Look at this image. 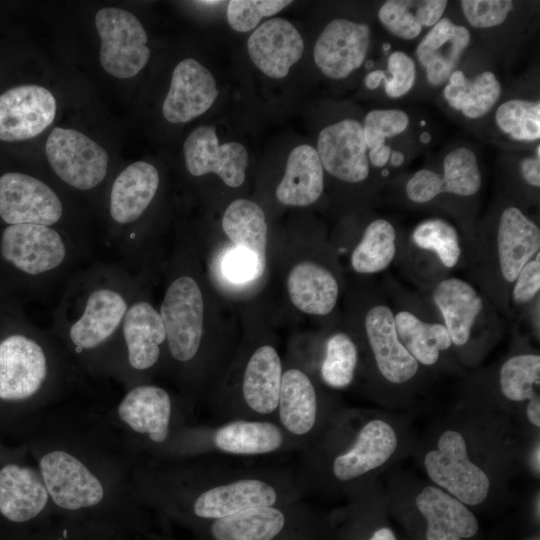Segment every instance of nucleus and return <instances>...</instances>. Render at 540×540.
<instances>
[{
  "instance_id": "obj_3",
  "label": "nucleus",
  "mask_w": 540,
  "mask_h": 540,
  "mask_svg": "<svg viewBox=\"0 0 540 540\" xmlns=\"http://www.w3.org/2000/svg\"><path fill=\"white\" fill-rule=\"evenodd\" d=\"M141 277L118 263L96 262L64 284L52 335L82 376L105 377L123 318Z\"/></svg>"
},
{
  "instance_id": "obj_49",
  "label": "nucleus",
  "mask_w": 540,
  "mask_h": 540,
  "mask_svg": "<svg viewBox=\"0 0 540 540\" xmlns=\"http://www.w3.org/2000/svg\"><path fill=\"white\" fill-rule=\"evenodd\" d=\"M223 271L226 277L235 283L258 279L257 267L253 257L236 247L225 256Z\"/></svg>"
},
{
  "instance_id": "obj_36",
  "label": "nucleus",
  "mask_w": 540,
  "mask_h": 540,
  "mask_svg": "<svg viewBox=\"0 0 540 540\" xmlns=\"http://www.w3.org/2000/svg\"><path fill=\"white\" fill-rule=\"evenodd\" d=\"M394 321L401 343L419 364H436L440 353L452 347L441 321L424 319L409 308L394 311Z\"/></svg>"
},
{
  "instance_id": "obj_7",
  "label": "nucleus",
  "mask_w": 540,
  "mask_h": 540,
  "mask_svg": "<svg viewBox=\"0 0 540 540\" xmlns=\"http://www.w3.org/2000/svg\"><path fill=\"white\" fill-rule=\"evenodd\" d=\"M90 253V245L56 227L8 225L0 236L1 259L43 294L66 283Z\"/></svg>"
},
{
  "instance_id": "obj_40",
  "label": "nucleus",
  "mask_w": 540,
  "mask_h": 540,
  "mask_svg": "<svg viewBox=\"0 0 540 540\" xmlns=\"http://www.w3.org/2000/svg\"><path fill=\"white\" fill-rule=\"evenodd\" d=\"M496 129L509 140L535 143L540 139V101L530 98H510L494 111Z\"/></svg>"
},
{
  "instance_id": "obj_43",
  "label": "nucleus",
  "mask_w": 540,
  "mask_h": 540,
  "mask_svg": "<svg viewBox=\"0 0 540 540\" xmlns=\"http://www.w3.org/2000/svg\"><path fill=\"white\" fill-rule=\"evenodd\" d=\"M499 384L510 401H529L539 396L535 387L540 385V356L522 353L508 358L500 368Z\"/></svg>"
},
{
  "instance_id": "obj_42",
  "label": "nucleus",
  "mask_w": 540,
  "mask_h": 540,
  "mask_svg": "<svg viewBox=\"0 0 540 540\" xmlns=\"http://www.w3.org/2000/svg\"><path fill=\"white\" fill-rule=\"evenodd\" d=\"M359 361L355 341L344 332L332 334L326 341L320 364V376L325 385L334 389L348 387L354 380Z\"/></svg>"
},
{
  "instance_id": "obj_2",
  "label": "nucleus",
  "mask_w": 540,
  "mask_h": 540,
  "mask_svg": "<svg viewBox=\"0 0 540 540\" xmlns=\"http://www.w3.org/2000/svg\"><path fill=\"white\" fill-rule=\"evenodd\" d=\"M134 487L151 513L191 531L244 509L299 501L306 486L295 471L194 458L141 461Z\"/></svg>"
},
{
  "instance_id": "obj_19",
  "label": "nucleus",
  "mask_w": 540,
  "mask_h": 540,
  "mask_svg": "<svg viewBox=\"0 0 540 540\" xmlns=\"http://www.w3.org/2000/svg\"><path fill=\"white\" fill-rule=\"evenodd\" d=\"M482 182L477 154L463 145L446 152L441 171L433 168L417 170L407 179L404 192L411 203L427 205L443 194L472 198L479 193Z\"/></svg>"
},
{
  "instance_id": "obj_32",
  "label": "nucleus",
  "mask_w": 540,
  "mask_h": 540,
  "mask_svg": "<svg viewBox=\"0 0 540 540\" xmlns=\"http://www.w3.org/2000/svg\"><path fill=\"white\" fill-rule=\"evenodd\" d=\"M287 290L292 304L301 312L326 316L338 301L339 283L326 266L314 261H302L290 270Z\"/></svg>"
},
{
  "instance_id": "obj_45",
  "label": "nucleus",
  "mask_w": 540,
  "mask_h": 540,
  "mask_svg": "<svg viewBox=\"0 0 540 540\" xmlns=\"http://www.w3.org/2000/svg\"><path fill=\"white\" fill-rule=\"evenodd\" d=\"M27 540H127L100 526L70 517L52 516Z\"/></svg>"
},
{
  "instance_id": "obj_46",
  "label": "nucleus",
  "mask_w": 540,
  "mask_h": 540,
  "mask_svg": "<svg viewBox=\"0 0 540 540\" xmlns=\"http://www.w3.org/2000/svg\"><path fill=\"white\" fill-rule=\"evenodd\" d=\"M292 1L231 0L227 5V21L235 31L245 33L257 28L259 22L283 10Z\"/></svg>"
},
{
  "instance_id": "obj_24",
  "label": "nucleus",
  "mask_w": 540,
  "mask_h": 540,
  "mask_svg": "<svg viewBox=\"0 0 540 540\" xmlns=\"http://www.w3.org/2000/svg\"><path fill=\"white\" fill-rule=\"evenodd\" d=\"M320 419V399L311 377L297 366L283 368L275 422L301 449L317 432Z\"/></svg>"
},
{
  "instance_id": "obj_33",
  "label": "nucleus",
  "mask_w": 540,
  "mask_h": 540,
  "mask_svg": "<svg viewBox=\"0 0 540 540\" xmlns=\"http://www.w3.org/2000/svg\"><path fill=\"white\" fill-rule=\"evenodd\" d=\"M324 169L315 147L301 144L288 155L284 176L276 188L277 200L287 206L314 204L324 190Z\"/></svg>"
},
{
  "instance_id": "obj_50",
  "label": "nucleus",
  "mask_w": 540,
  "mask_h": 540,
  "mask_svg": "<svg viewBox=\"0 0 540 540\" xmlns=\"http://www.w3.org/2000/svg\"><path fill=\"white\" fill-rule=\"evenodd\" d=\"M520 178L534 190L540 188V145L537 143L533 153L521 158L519 163Z\"/></svg>"
},
{
  "instance_id": "obj_52",
  "label": "nucleus",
  "mask_w": 540,
  "mask_h": 540,
  "mask_svg": "<svg viewBox=\"0 0 540 540\" xmlns=\"http://www.w3.org/2000/svg\"><path fill=\"white\" fill-rule=\"evenodd\" d=\"M367 540H396V537L391 529L383 527L376 530Z\"/></svg>"
},
{
  "instance_id": "obj_17",
  "label": "nucleus",
  "mask_w": 540,
  "mask_h": 540,
  "mask_svg": "<svg viewBox=\"0 0 540 540\" xmlns=\"http://www.w3.org/2000/svg\"><path fill=\"white\" fill-rule=\"evenodd\" d=\"M45 152L56 176L78 191L94 190L107 176V152L80 131L55 127L47 138Z\"/></svg>"
},
{
  "instance_id": "obj_25",
  "label": "nucleus",
  "mask_w": 540,
  "mask_h": 540,
  "mask_svg": "<svg viewBox=\"0 0 540 540\" xmlns=\"http://www.w3.org/2000/svg\"><path fill=\"white\" fill-rule=\"evenodd\" d=\"M363 329L377 369L393 384L410 381L419 370V363L401 343L394 321V311L383 299H376L363 317Z\"/></svg>"
},
{
  "instance_id": "obj_9",
  "label": "nucleus",
  "mask_w": 540,
  "mask_h": 540,
  "mask_svg": "<svg viewBox=\"0 0 540 540\" xmlns=\"http://www.w3.org/2000/svg\"><path fill=\"white\" fill-rule=\"evenodd\" d=\"M141 285L125 313L105 371V377L121 383L124 389L151 382L158 370L167 367L164 323Z\"/></svg>"
},
{
  "instance_id": "obj_21",
  "label": "nucleus",
  "mask_w": 540,
  "mask_h": 540,
  "mask_svg": "<svg viewBox=\"0 0 540 540\" xmlns=\"http://www.w3.org/2000/svg\"><path fill=\"white\" fill-rule=\"evenodd\" d=\"M316 151L324 171L348 184L366 181L371 166L368 160L363 124L354 118H343L322 128Z\"/></svg>"
},
{
  "instance_id": "obj_47",
  "label": "nucleus",
  "mask_w": 540,
  "mask_h": 540,
  "mask_svg": "<svg viewBox=\"0 0 540 540\" xmlns=\"http://www.w3.org/2000/svg\"><path fill=\"white\" fill-rule=\"evenodd\" d=\"M460 7L471 27L490 29L503 24L512 14L515 5L511 0H462Z\"/></svg>"
},
{
  "instance_id": "obj_53",
  "label": "nucleus",
  "mask_w": 540,
  "mask_h": 540,
  "mask_svg": "<svg viewBox=\"0 0 540 540\" xmlns=\"http://www.w3.org/2000/svg\"><path fill=\"white\" fill-rule=\"evenodd\" d=\"M141 540H177V539L172 538L168 535L150 532L146 536H144Z\"/></svg>"
},
{
  "instance_id": "obj_38",
  "label": "nucleus",
  "mask_w": 540,
  "mask_h": 540,
  "mask_svg": "<svg viewBox=\"0 0 540 540\" xmlns=\"http://www.w3.org/2000/svg\"><path fill=\"white\" fill-rule=\"evenodd\" d=\"M396 254L397 233L393 223L386 218H375L367 224L354 247L350 264L358 274H377L392 264Z\"/></svg>"
},
{
  "instance_id": "obj_39",
  "label": "nucleus",
  "mask_w": 540,
  "mask_h": 540,
  "mask_svg": "<svg viewBox=\"0 0 540 540\" xmlns=\"http://www.w3.org/2000/svg\"><path fill=\"white\" fill-rule=\"evenodd\" d=\"M362 124L370 166L384 168L394 152L390 141L407 131L410 117L397 108L373 109Z\"/></svg>"
},
{
  "instance_id": "obj_18",
  "label": "nucleus",
  "mask_w": 540,
  "mask_h": 540,
  "mask_svg": "<svg viewBox=\"0 0 540 540\" xmlns=\"http://www.w3.org/2000/svg\"><path fill=\"white\" fill-rule=\"evenodd\" d=\"M424 464L430 479L460 502L477 505L486 499L489 478L469 459L460 432L445 431L438 440L437 449L426 454Z\"/></svg>"
},
{
  "instance_id": "obj_23",
  "label": "nucleus",
  "mask_w": 540,
  "mask_h": 540,
  "mask_svg": "<svg viewBox=\"0 0 540 540\" xmlns=\"http://www.w3.org/2000/svg\"><path fill=\"white\" fill-rule=\"evenodd\" d=\"M187 171L194 177L215 173L225 185L238 188L246 177L248 152L236 141L222 145L212 125L195 128L183 144Z\"/></svg>"
},
{
  "instance_id": "obj_54",
  "label": "nucleus",
  "mask_w": 540,
  "mask_h": 540,
  "mask_svg": "<svg viewBox=\"0 0 540 540\" xmlns=\"http://www.w3.org/2000/svg\"><path fill=\"white\" fill-rule=\"evenodd\" d=\"M196 3L201 4V5L214 6V5L220 4L221 1H198Z\"/></svg>"
},
{
  "instance_id": "obj_27",
  "label": "nucleus",
  "mask_w": 540,
  "mask_h": 540,
  "mask_svg": "<svg viewBox=\"0 0 540 540\" xmlns=\"http://www.w3.org/2000/svg\"><path fill=\"white\" fill-rule=\"evenodd\" d=\"M56 100L46 88L20 85L0 94V140L23 141L41 134L56 115Z\"/></svg>"
},
{
  "instance_id": "obj_20",
  "label": "nucleus",
  "mask_w": 540,
  "mask_h": 540,
  "mask_svg": "<svg viewBox=\"0 0 540 540\" xmlns=\"http://www.w3.org/2000/svg\"><path fill=\"white\" fill-rule=\"evenodd\" d=\"M64 216L65 206L59 194L43 180L20 172L0 176V218L7 225L38 224L63 229Z\"/></svg>"
},
{
  "instance_id": "obj_12",
  "label": "nucleus",
  "mask_w": 540,
  "mask_h": 540,
  "mask_svg": "<svg viewBox=\"0 0 540 540\" xmlns=\"http://www.w3.org/2000/svg\"><path fill=\"white\" fill-rule=\"evenodd\" d=\"M190 532L194 540H319L321 525L299 500L244 509Z\"/></svg>"
},
{
  "instance_id": "obj_22",
  "label": "nucleus",
  "mask_w": 540,
  "mask_h": 540,
  "mask_svg": "<svg viewBox=\"0 0 540 540\" xmlns=\"http://www.w3.org/2000/svg\"><path fill=\"white\" fill-rule=\"evenodd\" d=\"M370 42L368 24L335 18L324 27L315 42V65L329 79H345L363 65Z\"/></svg>"
},
{
  "instance_id": "obj_6",
  "label": "nucleus",
  "mask_w": 540,
  "mask_h": 540,
  "mask_svg": "<svg viewBox=\"0 0 540 540\" xmlns=\"http://www.w3.org/2000/svg\"><path fill=\"white\" fill-rule=\"evenodd\" d=\"M106 416L139 462L163 460L179 434L194 424L189 401L152 382L124 389Z\"/></svg>"
},
{
  "instance_id": "obj_51",
  "label": "nucleus",
  "mask_w": 540,
  "mask_h": 540,
  "mask_svg": "<svg viewBox=\"0 0 540 540\" xmlns=\"http://www.w3.org/2000/svg\"><path fill=\"white\" fill-rule=\"evenodd\" d=\"M526 414L529 421L539 427L540 426V398L539 396L534 397L533 399L529 400L527 408H526Z\"/></svg>"
},
{
  "instance_id": "obj_14",
  "label": "nucleus",
  "mask_w": 540,
  "mask_h": 540,
  "mask_svg": "<svg viewBox=\"0 0 540 540\" xmlns=\"http://www.w3.org/2000/svg\"><path fill=\"white\" fill-rule=\"evenodd\" d=\"M54 515L48 491L26 448L7 452L0 461V520L27 540Z\"/></svg>"
},
{
  "instance_id": "obj_15",
  "label": "nucleus",
  "mask_w": 540,
  "mask_h": 540,
  "mask_svg": "<svg viewBox=\"0 0 540 540\" xmlns=\"http://www.w3.org/2000/svg\"><path fill=\"white\" fill-rule=\"evenodd\" d=\"M431 299L452 346L465 347L478 332L499 327L495 306L480 289L462 278H441L431 291Z\"/></svg>"
},
{
  "instance_id": "obj_41",
  "label": "nucleus",
  "mask_w": 540,
  "mask_h": 540,
  "mask_svg": "<svg viewBox=\"0 0 540 540\" xmlns=\"http://www.w3.org/2000/svg\"><path fill=\"white\" fill-rule=\"evenodd\" d=\"M414 246L431 253L446 269L455 268L463 254L457 228L448 220L439 217L419 222L411 233Z\"/></svg>"
},
{
  "instance_id": "obj_28",
  "label": "nucleus",
  "mask_w": 540,
  "mask_h": 540,
  "mask_svg": "<svg viewBox=\"0 0 540 540\" xmlns=\"http://www.w3.org/2000/svg\"><path fill=\"white\" fill-rule=\"evenodd\" d=\"M218 95L213 74L197 60L186 58L173 70L163 116L173 124L189 122L208 111Z\"/></svg>"
},
{
  "instance_id": "obj_8",
  "label": "nucleus",
  "mask_w": 540,
  "mask_h": 540,
  "mask_svg": "<svg viewBox=\"0 0 540 540\" xmlns=\"http://www.w3.org/2000/svg\"><path fill=\"white\" fill-rule=\"evenodd\" d=\"M173 273L159 307L167 343V367L187 384H197L205 369L203 292L195 277Z\"/></svg>"
},
{
  "instance_id": "obj_13",
  "label": "nucleus",
  "mask_w": 540,
  "mask_h": 540,
  "mask_svg": "<svg viewBox=\"0 0 540 540\" xmlns=\"http://www.w3.org/2000/svg\"><path fill=\"white\" fill-rule=\"evenodd\" d=\"M160 186L157 168L136 161L113 180L108 194L107 214L111 224L110 246L130 273L136 267L138 224L153 203Z\"/></svg>"
},
{
  "instance_id": "obj_16",
  "label": "nucleus",
  "mask_w": 540,
  "mask_h": 540,
  "mask_svg": "<svg viewBox=\"0 0 540 540\" xmlns=\"http://www.w3.org/2000/svg\"><path fill=\"white\" fill-rule=\"evenodd\" d=\"M95 26L104 70L121 79L136 76L150 58L148 36L140 20L127 10L105 7L96 13Z\"/></svg>"
},
{
  "instance_id": "obj_30",
  "label": "nucleus",
  "mask_w": 540,
  "mask_h": 540,
  "mask_svg": "<svg viewBox=\"0 0 540 540\" xmlns=\"http://www.w3.org/2000/svg\"><path fill=\"white\" fill-rule=\"evenodd\" d=\"M471 44V32L449 17H442L418 43L415 57L432 87L446 84L458 69L460 61Z\"/></svg>"
},
{
  "instance_id": "obj_35",
  "label": "nucleus",
  "mask_w": 540,
  "mask_h": 540,
  "mask_svg": "<svg viewBox=\"0 0 540 540\" xmlns=\"http://www.w3.org/2000/svg\"><path fill=\"white\" fill-rule=\"evenodd\" d=\"M222 229L228 239L253 257L258 278L266 266L268 226L262 208L255 202L239 198L232 201L222 217Z\"/></svg>"
},
{
  "instance_id": "obj_26",
  "label": "nucleus",
  "mask_w": 540,
  "mask_h": 540,
  "mask_svg": "<svg viewBox=\"0 0 540 540\" xmlns=\"http://www.w3.org/2000/svg\"><path fill=\"white\" fill-rule=\"evenodd\" d=\"M397 436L390 424L380 419L366 422L352 442L333 452L326 463L327 474L337 483L352 482L382 466L397 448Z\"/></svg>"
},
{
  "instance_id": "obj_37",
  "label": "nucleus",
  "mask_w": 540,
  "mask_h": 540,
  "mask_svg": "<svg viewBox=\"0 0 540 540\" xmlns=\"http://www.w3.org/2000/svg\"><path fill=\"white\" fill-rule=\"evenodd\" d=\"M447 6L446 0H387L378 9L377 17L391 35L410 41L418 38L424 29L432 28Z\"/></svg>"
},
{
  "instance_id": "obj_4",
  "label": "nucleus",
  "mask_w": 540,
  "mask_h": 540,
  "mask_svg": "<svg viewBox=\"0 0 540 540\" xmlns=\"http://www.w3.org/2000/svg\"><path fill=\"white\" fill-rule=\"evenodd\" d=\"M83 377L51 332L36 328L0 338V419L27 427L60 407Z\"/></svg>"
},
{
  "instance_id": "obj_5",
  "label": "nucleus",
  "mask_w": 540,
  "mask_h": 540,
  "mask_svg": "<svg viewBox=\"0 0 540 540\" xmlns=\"http://www.w3.org/2000/svg\"><path fill=\"white\" fill-rule=\"evenodd\" d=\"M472 257L481 292L503 313L521 269L540 252V228L519 206L500 205L474 237Z\"/></svg>"
},
{
  "instance_id": "obj_10",
  "label": "nucleus",
  "mask_w": 540,
  "mask_h": 540,
  "mask_svg": "<svg viewBox=\"0 0 540 540\" xmlns=\"http://www.w3.org/2000/svg\"><path fill=\"white\" fill-rule=\"evenodd\" d=\"M298 449L279 425L270 420L234 419L214 426L191 424L169 448L163 460L209 455L264 456Z\"/></svg>"
},
{
  "instance_id": "obj_29",
  "label": "nucleus",
  "mask_w": 540,
  "mask_h": 540,
  "mask_svg": "<svg viewBox=\"0 0 540 540\" xmlns=\"http://www.w3.org/2000/svg\"><path fill=\"white\" fill-rule=\"evenodd\" d=\"M253 64L266 76L281 79L288 75L304 52V40L286 19L271 18L258 26L247 41Z\"/></svg>"
},
{
  "instance_id": "obj_11",
  "label": "nucleus",
  "mask_w": 540,
  "mask_h": 540,
  "mask_svg": "<svg viewBox=\"0 0 540 540\" xmlns=\"http://www.w3.org/2000/svg\"><path fill=\"white\" fill-rule=\"evenodd\" d=\"M283 365L271 344L253 348L216 397V415L222 420L275 422Z\"/></svg>"
},
{
  "instance_id": "obj_1",
  "label": "nucleus",
  "mask_w": 540,
  "mask_h": 540,
  "mask_svg": "<svg viewBox=\"0 0 540 540\" xmlns=\"http://www.w3.org/2000/svg\"><path fill=\"white\" fill-rule=\"evenodd\" d=\"M55 514L127 540L150 533L151 512L134 487L139 463L106 413L60 406L23 429Z\"/></svg>"
},
{
  "instance_id": "obj_44",
  "label": "nucleus",
  "mask_w": 540,
  "mask_h": 540,
  "mask_svg": "<svg viewBox=\"0 0 540 540\" xmlns=\"http://www.w3.org/2000/svg\"><path fill=\"white\" fill-rule=\"evenodd\" d=\"M416 79L415 60L406 52L396 50L389 54L386 69L370 71L364 79V84L369 90H375L382 84L389 98L399 99L413 89Z\"/></svg>"
},
{
  "instance_id": "obj_55",
  "label": "nucleus",
  "mask_w": 540,
  "mask_h": 540,
  "mask_svg": "<svg viewBox=\"0 0 540 540\" xmlns=\"http://www.w3.org/2000/svg\"><path fill=\"white\" fill-rule=\"evenodd\" d=\"M6 453H7V452H3V451L0 450V461H1V459L6 455Z\"/></svg>"
},
{
  "instance_id": "obj_48",
  "label": "nucleus",
  "mask_w": 540,
  "mask_h": 540,
  "mask_svg": "<svg viewBox=\"0 0 540 540\" xmlns=\"http://www.w3.org/2000/svg\"><path fill=\"white\" fill-rule=\"evenodd\" d=\"M540 291V252L521 269L510 291V304L517 308L525 307L539 296Z\"/></svg>"
},
{
  "instance_id": "obj_31",
  "label": "nucleus",
  "mask_w": 540,
  "mask_h": 540,
  "mask_svg": "<svg viewBox=\"0 0 540 540\" xmlns=\"http://www.w3.org/2000/svg\"><path fill=\"white\" fill-rule=\"evenodd\" d=\"M415 503L427 520V540H462L478 531V521L466 505L438 487H424Z\"/></svg>"
},
{
  "instance_id": "obj_34",
  "label": "nucleus",
  "mask_w": 540,
  "mask_h": 540,
  "mask_svg": "<svg viewBox=\"0 0 540 540\" xmlns=\"http://www.w3.org/2000/svg\"><path fill=\"white\" fill-rule=\"evenodd\" d=\"M502 84L491 70H482L468 77L461 69L455 70L443 86L445 103L468 120L486 116L499 103Z\"/></svg>"
}]
</instances>
